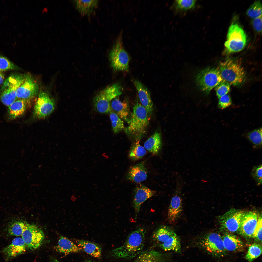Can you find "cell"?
Wrapping results in <instances>:
<instances>
[{
  "label": "cell",
  "instance_id": "44dd1931",
  "mask_svg": "<svg viewBox=\"0 0 262 262\" xmlns=\"http://www.w3.org/2000/svg\"><path fill=\"white\" fill-rule=\"evenodd\" d=\"M224 245L226 250L230 251L242 250L244 245L240 239L237 236L227 233L222 237Z\"/></svg>",
  "mask_w": 262,
  "mask_h": 262
},
{
  "label": "cell",
  "instance_id": "d6a6232c",
  "mask_svg": "<svg viewBox=\"0 0 262 262\" xmlns=\"http://www.w3.org/2000/svg\"><path fill=\"white\" fill-rule=\"evenodd\" d=\"M109 117L111 121L112 129L115 133H118L124 129L123 121L112 110L110 112Z\"/></svg>",
  "mask_w": 262,
  "mask_h": 262
},
{
  "label": "cell",
  "instance_id": "1f68e13d",
  "mask_svg": "<svg viewBox=\"0 0 262 262\" xmlns=\"http://www.w3.org/2000/svg\"><path fill=\"white\" fill-rule=\"evenodd\" d=\"M262 127L255 129L247 133V137L252 144L254 148H259L262 145Z\"/></svg>",
  "mask_w": 262,
  "mask_h": 262
},
{
  "label": "cell",
  "instance_id": "ffe728a7",
  "mask_svg": "<svg viewBox=\"0 0 262 262\" xmlns=\"http://www.w3.org/2000/svg\"><path fill=\"white\" fill-rule=\"evenodd\" d=\"M111 107L114 112L121 119L128 122L129 118V108L126 100H120L118 98L113 99L111 104Z\"/></svg>",
  "mask_w": 262,
  "mask_h": 262
},
{
  "label": "cell",
  "instance_id": "2e32d148",
  "mask_svg": "<svg viewBox=\"0 0 262 262\" xmlns=\"http://www.w3.org/2000/svg\"><path fill=\"white\" fill-rule=\"evenodd\" d=\"M133 83L138 92L141 104L146 109L149 116L153 110L150 93L147 89L139 81L134 80Z\"/></svg>",
  "mask_w": 262,
  "mask_h": 262
},
{
  "label": "cell",
  "instance_id": "277c9868",
  "mask_svg": "<svg viewBox=\"0 0 262 262\" xmlns=\"http://www.w3.org/2000/svg\"><path fill=\"white\" fill-rule=\"evenodd\" d=\"M123 91L122 87L118 83L107 86L94 97L93 103L95 108L101 113H110L112 110L110 101L121 94Z\"/></svg>",
  "mask_w": 262,
  "mask_h": 262
},
{
  "label": "cell",
  "instance_id": "5b68a950",
  "mask_svg": "<svg viewBox=\"0 0 262 262\" xmlns=\"http://www.w3.org/2000/svg\"><path fill=\"white\" fill-rule=\"evenodd\" d=\"M224 43L226 52L229 54L242 50L246 45L247 37L243 29L237 23L232 24L227 33Z\"/></svg>",
  "mask_w": 262,
  "mask_h": 262
},
{
  "label": "cell",
  "instance_id": "9a60e30c",
  "mask_svg": "<svg viewBox=\"0 0 262 262\" xmlns=\"http://www.w3.org/2000/svg\"><path fill=\"white\" fill-rule=\"evenodd\" d=\"M156 193L155 191L140 184L137 186L133 192V205L135 214V218L139 212L142 204Z\"/></svg>",
  "mask_w": 262,
  "mask_h": 262
},
{
  "label": "cell",
  "instance_id": "4fadbf2b",
  "mask_svg": "<svg viewBox=\"0 0 262 262\" xmlns=\"http://www.w3.org/2000/svg\"><path fill=\"white\" fill-rule=\"evenodd\" d=\"M259 216L254 211L245 212L242 219L238 233L245 237H253Z\"/></svg>",
  "mask_w": 262,
  "mask_h": 262
},
{
  "label": "cell",
  "instance_id": "603a6c76",
  "mask_svg": "<svg viewBox=\"0 0 262 262\" xmlns=\"http://www.w3.org/2000/svg\"><path fill=\"white\" fill-rule=\"evenodd\" d=\"M162 146L160 133L156 131L145 141L144 147L146 150L154 155L157 154L161 150Z\"/></svg>",
  "mask_w": 262,
  "mask_h": 262
},
{
  "label": "cell",
  "instance_id": "f1b7e54d",
  "mask_svg": "<svg viewBox=\"0 0 262 262\" xmlns=\"http://www.w3.org/2000/svg\"><path fill=\"white\" fill-rule=\"evenodd\" d=\"M163 250L165 251H179L180 248V243L179 237L175 233L167 241L161 244Z\"/></svg>",
  "mask_w": 262,
  "mask_h": 262
},
{
  "label": "cell",
  "instance_id": "f546056e",
  "mask_svg": "<svg viewBox=\"0 0 262 262\" xmlns=\"http://www.w3.org/2000/svg\"><path fill=\"white\" fill-rule=\"evenodd\" d=\"M196 3L194 0H177L175 1L173 8L177 12H185L194 8Z\"/></svg>",
  "mask_w": 262,
  "mask_h": 262
},
{
  "label": "cell",
  "instance_id": "7c38bea8",
  "mask_svg": "<svg viewBox=\"0 0 262 262\" xmlns=\"http://www.w3.org/2000/svg\"><path fill=\"white\" fill-rule=\"evenodd\" d=\"M202 244L206 250L213 255L221 256L226 252L222 237L218 233L207 235L202 240Z\"/></svg>",
  "mask_w": 262,
  "mask_h": 262
},
{
  "label": "cell",
  "instance_id": "e575fe53",
  "mask_svg": "<svg viewBox=\"0 0 262 262\" xmlns=\"http://www.w3.org/2000/svg\"><path fill=\"white\" fill-rule=\"evenodd\" d=\"M159 256L158 252L151 251L142 254L135 262H159Z\"/></svg>",
  "mask_w": 262,
  "mask_h": 262
},
{
  "label": "cell",
  "instance_id": "484cf974",
  "mask_svg": "<svg viewBox=\"0 0 262 262\" xmlns=\"http://www.w3.org/2000/svg\"><path fill=\"white\" fill-rule=\"evenodd\" d=\"M74 2L77 9L82 15H89L97 8L98 0H75Z\"/></svg>",
  "mask_w": 262,
  "mask_h": 262
},
{
  "label": "cell",
  "instance_id": "d4e9b609",
  "mask_svg": "<svg viewBox=\"0 0 262 262\" xmlns=\"http://www.w3.org/2000/svg\"><path fill=\"white\" fill-rule=\"evenodd\" d=\"M27 100L17 99L9 106L8 109V118L14 119L23 114L26 109Z\"/></svg>",
  "mask_w": 262,
  "mask_h": 262
},
{
  "label": "cell",
  "instance_id": "5bb4252c",
  "mask_svg": "<svg viewBox=\"0 0 262 262\" xmlns=\"http://www.w3.org/2000/svg\"><path fill=\"white\" fill-rule=\"evenodd\" d=\"M38 90V85L35 80L30 76L25 75L24 81L17 89V98L27 100L35 96Z\"/></svg>",
  "mask_w": 262,
  "mask_h": 262
},
{
  "label": "cell",
  "instance_id": "ab89813d",
  "mask_svg": "<svg viewBox=\"0 0 262 262\" xmlns=\"http://www.w3.org/2000/svg\"><path fill=\"white\" fill-rule=\"evenodd\" d=\"M262 226L261 215L259 216L257 225L253 237V238L261 243L262 241Z\"/></svg>",
  "mask_w": 262,
  "mask_h": 262
},
{
  "label": "cell",
  "instance_id": "8992f818",
  "mask_svg": "<svg viewBox=\"0 0 262 262\" xmlns=\"http://www.w3.org/2000/svg\"><path fill=\"white\" fill-rule=\"evenodd\" d=\"M25 79V75L14 74L6 79L2 87L0 96V100L5 105L8 106L18 99L17 89Z\"/></svg>",
  "mask_w": 262,
  "mask_h": 262
},
{
  "label": "cell",
  "instance_id": "e0dca14e",
  "mask_svg": "<svg viewBox=\"0 0 262 262\" xmlns=\"http://www.w3.org/2000/svg\"><path fill=\"white\" fill-rule=\"evenodd\" d=\"M26 245L22 237L14 238L11 243L4 248L2 252L6 258H14L25 252Z\"/></svg>",
  "mask_w": 262,
  "mask_h": 262
},
{
  "label": "cell",
  "instance_id": "d590c367",
  "mask_svg": "<svg viewBox=\"0 0 262 262\" xmlns=\"http://www.w3.org/2000/svg\"><path fill=\"white\" fill-rule=\"evenodd\" d=\"M246 13L249 17L253 19L262 15V5L260 1L254 2L247 9Z\"/></svg>",
  "mask_w": 262,
  "mask_h": 262
},
{
  "label": "cell",
  "instance_id": "74e56055",
  "mask_svg": "<svg viewBox=\"0 0 262 262\" xmlns=\"http://www.w3.org/2000/svg\"><path fill=\"white\" fill-rule=\"evenodd\" d=\"M17 68L16 65L7 58L2 56H0V71L15 70Z\"/></svg>",
  "mask_w": 262,
  "mask_h": 262
},
{
  "label": "cell",
  "instance_id": "4316f807",
  "mask_svg": "<svg viewBox=\"0 0 262 262\" xmlns=\"http://www.w3.org/2000/svg\"><path fill=\"white\" fill-rule=\"evenodd\" d=\"M174 233L167 226H161L155 229L152 237L153 241L161 244L167 241Z\"/></svg>",
  "mask_w": 262,
  "mask_h": 262
},
{
  "label": "cell",
  "instance_id": "ac0fdd59",
  "mask_svg": "<svg viewBox=\"0 0 262 262\" xmlns=\"http://www.w3.org/2000/svg\"><path fill=\"white\" fill-rule=\"evenodd\" d=\"M147 171L144 162H141L131 167L127 175L129 180L136 183H139L147 179Z\"/></svg>",
  "mask_w": 262,
  "mask_h": 262
},
{
  "label": "cell",
  "instance_id": "7402d4cb",
  "mask_svg": "<svg viewBox=\"0 0 262 262\" xmlns=\"http://www.w3.org/2000/svg\"><path fill=\"white\" fill-rule=\"evenodd\" d=\"M57 252L67 255L72 253H78L81 250L78 246L66 237L61 236L57 245L55 247Z\"/></svg>",
  "mask_w": 262,
  "mask_h": 262
},
{
  "label": "cell",
  "instance_id": "ee69618b",
  "mask_svg": "<svg viewBox=\"0 0 262 262\" xmlns=\"http://www.w3.org/2000/svg\"><path fill=\"white\" fill-rule=\"evenodd\" d=\"M52 262H59V261L55 259H53V260Z\"/></svg>",
  "mask_w": 262,
  "mask_h": 262
},
{
  "label": "cell",
  "instance_id": "f6af8a7d",
  "mask_svg": "<svg viewBox=\"0 0 262 262\" xmlns=\"http://www.w3.org/2000/svg\"><path fill=\"white\" fill-rule=\"evenodd\" d=\"M86 262H94L93 261H91V260H88Z\"/></svg>",
  "mask_w": 262,
  "mask_h": 262
},
{
  "label": "cell",
  "instance_id": "4dcf8cb0",
  "mask_svg": "<svg viewBox=\"0 0 262 262\" xmlns=\"http://www.w3.org/2000/svg\"><path fill=\"white\" fill-rule=\"evenodd\" d=\"M26 223L20 221H15L12 222L8 227V235L16 236H21Z\"/></svg>",
  "mask_w": 262,
  "mask_h": 262
},
{
  "label": "cell",
  "instance_id": "60d3db41",
  "mask_svg": "<svg viewBox=\"0 0 262 262\" xmlns=\"http://www.w3.org/2000/svg\"><path fill=\"white\" fill-rule=\"evenodd\" d=\"M219 99L218 107L221 109H223L230 106L232 102L230 97L228 94L224 95Z\"/></svg>",
  "mask_w": 262,
  "mask_h": 262
},
{
  "label": "cell",
  "instance_id": "9c48e42d",
  "mask_svg": "<svg viewBox=\"0 0 262 262\" xmlns=\"http://www.w3.org/2000/svg\"><path fill=\"white\" fill-rule=\"evenodd\" d=\"M245 213L234 209L220 216L219 221L221 229L230 233L237 231Z\"/></svg>",
  "mask_w": 262,
  "mask_h": 262
},
{
  "label": "cell",
  "instance_id": "f35d334b",
  "mask_svg": "<svg viewBox=\"0 0 262 262\" xmlns=\"http://www.w3.org/2000/svg\"><path fill=\"white\" fill-rule=\"evenodd\" d=\"M262 170L261 164L254 166L253 167L251 172L252 177L258 185L262 184Z\"/></svg>",
  "mask_w": 262,
  "mask_h": 262
},
{
  "label": "cell",
  "instance_id": "52a82bcc",
  "mask_svg": "<svg viewBox=\"0 0 262 262\" xmlns=\"http://www.w3.org/2000/svg\"><path fill=\"white\" fill-rule=\"evenodd\" d=\"M195 80L200 90L208 94L223 80L217 68H207L198 73Z\"/></svg>",
  "mask_w": 262,
  "mask_h": 262
},
{
  "label": "cell",
  "instance_id": "b9f144b4",
  "mask_svg": "<svg viewBox=\"0 0 262 262\" xmlns=\"http://www.w3.org/2000/svg\"><path fill=\"white\" fill-rule=\"evenodd\" d=\"M252 24L255 30L258 33L262 31V15L253 19L252 21Z\"/></svg>",
  "mask_w": 262,
  "mask_h": 262
},
{
  "label": "cell",
  "instance_id": "6da1fadb",
  "mask_svg": "<svg viewBox=\"0 0 262 262\" xmlns=\"http://www.w3.org/2000/svg\"><path fill=\"white\" fill-rule=\"evenodd\" d=\"M146 229L139 228L132 232L121 246L111 251V256L116 258H132L142 252L144 246Z\"/></svg>",
  "mask_w": 262,
  "mask_h": 262
},
{
  "label": "cell",
  "instance_id": "7bdbcfd3",
  "mask_svg": "<svg viewBox=\"0 0 262 262\" xmlns=\"http://www.w3.org/2000/svg\"><path fill=\"white\" fill-rule=\"evenodd\" d=\"M4 79V77L3 75L0 73V85L3 82Z\"/></svg>",
  "mask_w": 262,
  "mask_h": 262
},
{
  "label": "cell",
  "instance_id": "7a4b0ae2",
  "mask_svg": "<svg viewBox=\"0 0 262 262\" xmlns=\"http://www.w3.org/2000/svg\"><path fill=\"white\" fill-rule=\"evenodd\" d=\"M224 81L230 85H239L244 82L246 73L241 63L228 59L221 62L217 68Z\"/></svg>",
  "mask_w": 262,
  "mask_h": 262
},
{
  "label": "cell",
  "instance_id": "3957f363",
  "mask_svg": "<svg viewBox=\"0 0 262 262\" xmlns=\"http://www.w3.org/2000/svg\"><path fill=\"white\" fill-rule=\"evenodd\" d=\"M149 116L146 109L141 104L137 103L128 122V125L125 130L126 133L135 137H140L144 133L148 124Z\"/></svg>",
  "mask_w": 262,
  "mask_h": 262
},
{
  "label": "cell",
  "instance_id": "ba28073f",
  "mask_svg": "<svg viewBox=\"0 0 262 262\" xmlns=\"http://www.w3.org/2000/svg\"><path fill=\"white\" fill-rule=\"evenodd\" d=\"M122 36H119L109 54L111 65L115 70L128 71L129 69L130 57L123 45Z\"/></svg>",
  "mask_w": 262,
  "mask_h": 262
},
{
  "label": "cell",
  "instance_id": "30bf717a",
  "mask_svg": "<svg viewBox=\"0 0 262 262\" xmlns=\"http://www.w3.org/2000/svg\"><path fill=\"white\" fill-rule=\"evenodd\" d=\"M27 247L34 250L41 245L44 238L42 230L35 225L26 223L21 235Z\"/></svg>",
  "mask_w": 262,
  "mask_h": 262
},
{
  "label": "cell",
  "instance_id": "836d02e7",
  "mask_svg": "<svg viewBox=\"0 0 262 262\" xmlns=\"http://www.w3.org/2000/svg\"><path fill=\"white\" fill-rule=\"evenodd\" d=\"M262 253V245L259 244L253 243L249 247L245 258L248 261L252 262L258 257Z\"/></svg>",
  "mask_w": 262,
  "mask_h": 262
},
{
  "label": "cell",
  "instance_id": "cb8c5ba5",
  "mask_svg": "<svg viewBox=\"0 0 262 262\" xmlns=\"http://www.w3.org/2000/svg\"><path fill=\"white\" fill-rule=\"evenodd\" d=\"M77 244V245L81 250L91 256L98 258H101L102 248L98 244L83 240H78Z\"/></svg>",
  "mask_w": 262,
  "mask_h": 262
},
{
  "label": "cell",
  "instance_id": "8d00e7d4",
  "mask_svg": "<svg viewBox=\"0 0 262 262\" xmlns=\"http://www.w3.org/2000/svg\"><path fill=\"white\" fill-rule=\"evenodd\" d=\"M230 85L228 83L223 80L215 87L216 95L219 98L227 94L230 91Z\"/></svg>",
  "mask_w": 262,
  "mask_h": 262
},
{
  "label": "cell",
  "instance_id": "83f0119b",
  "mask_svg": "<svg viewBox=\"0 0 262 262\" xmlns=\"http://www.w3.org/2000/svg\"><path fill=\"white\" fill-rule=\"evenodd\" d=\"M140 140L137 139L131 146L129 152V158L133 161L142 158L146 153L144 147L140 144Z\"/></svg>",
  "mask_w": 262,
  "mask_h": 262
},
{
  "label": "cell",
  "instance_id": "d6986e66",
  "mask_svg": "<svg viewBox=\"0 0 262 262\" xmlns=\"http://www.w3.org/2000/svg\"><path fill=\"white\" fill-rule=\"evenodd\" d=\"M176 192L171 199L168 210V219L171 224L174 223L182 211L181 199L177 191Z\"/></svg>",
  "mask_w": 262,
  "mask_h": 262
},
{
  "label": "cell",
  "instance_id": "8fae6325",
  "mask_svg": "<svg viewBox=\"0 0 262 262\" xmlns=\"http://www.w3.org/2000/svg\"><path fill=\"white\" fill-rule=\"evenodd\" d=\"M55 106L54 101L48 94L40 91L34 106V115L38 119L45 118L53 111Z\"/></svg>",
  "mask_w": 262,
  "mask_h": 262
}]
</instances>
